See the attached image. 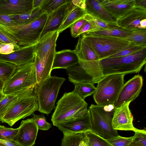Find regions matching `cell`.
Here are the masks:
<instances>
[{
    "label": "cell",
    "mask_w": 146,
    "mask_h": 146,
    "mask_svg": "<svg viewBox=\"0 0 146 146\" xmlns=\"http://www.w3.org/2000/svg\"><path fill=\"white\" fill-rule=\"evenodd\" d=\"M18 130V128H8L0 125V139L13 141Z\"/></svg>",
    "instance_id": "74e56055"
},
{
    "label": "cell",
    "mask_w": 146,
    "mask_h": 146,
    "mask_svg": "<svg viewBox=\"0 0 146 146\" xmlns=\"http://www.w3.org/2000/svg\"><path fill=\"white\" fill-rule=\"evenodd\" d=\"M0 44H13L18 50L20 48L17 44L16 40L8 34L0 30Z\"/></svg>",
    "instance_id": "b9f144b4"
},
{
    "label": "cell",
    "mask_w": 146,
    "mask_h": 146,
    "mask_svg": "<svg viewBox=\"0 0 146 146\" xmlns=\"http://www.w3.org/2000/svg\"><path fill=\"white\" fill-rule=\"evenodd\" d=\"M78 58L74 50L66 49L56 52L52 70L57 68H67L78 62Z\"/></svg>",
    "instance_id": "7402d4cb"
},
{
    "label": "cell",
    "mask_w": 146,
    "mask_h": 146,
    "mask_svg": "<svg viewBox=\"0 0 146 146\" xmlns=\"http://www.w3.org/2000/svg\"><path fill=\"white\" fill-rule=\"evenodd\" d=\"M13 141L19 146H33L38 129L32 118L22 121Z\"/></svg>",
    "instance_id": "8fae6325"
},
{
    "label": "cell",
    "mask_w": 146,
    "mask_h": 146,
    "mask_svg": "<svg viewBox=\"0 0 146 146\" xmlns=\"http://www.w3.org/2000/svg\"><path fill=\"white\" fill-rule=\"evenodd\" d=\"M1 122V119H0V123Z\"/></svg>",
    "instance_id": "11a10c76"
},
{
    "label": "cell",
    "mask_w": 146,
    "mask_h": 146,
    "mask_svg": "<svg viewBox=\"0 0 146 146\" xmlns=\"http://www.w3.org/2000/svg\"><path fill=\"white\" fill-rule=\"evenodd\" d=\"M75 88L73 91L83 99L93 94L96 90L94 84L89 82L74 83Z\"/></svg>",
    "instance_id": "f1b7e54d"
},
{
    "label": "cell",
    "mask_w": 146,
    "mask_h": 146,
    "mask_svg": "<svg viewBox=\"0 0 146 146\" xmlns=\"http://www.w3.org/2000/svg\"><path fill=\"white\" fill-rule=\"evenodd\" d=\"M114 109L107 110L106 106L91 104L88 109L91 124V131L105 139L118 136L117 130L113 129L111 125Z\"/></svg>",
    "instance_id": "52a82bcc"
},
{
    "label": "cell",
    "mask_w": 146,
    "mask_h": 146,
    "mask_svg": "<svg viewBox=\"0 0 146 146\" xmlns=\"http://www.w3.org/2000/svg\"><path fill=\"white\" fill-rule=\"evenodd\" d=\"M134 138L129 146H146V131L145 129H137L134 132Z\"/></svg>",
    "instance_id": "d590c367"
},
{
    "label": "cell",
    "mask_w": 146,
    "mask_h": 146,
    "mask_svg": "<svg viewBox=\"0 0 146 146\" xmlns=\"http://www.w3.org/2000/svg\"><path fill=\"white\" fill-rule=\"evenodd\" d=\"M48 16L43 13L31 22L18 26L0 24V30L14 38L20 48L33 45L40 38Z\"/></svg>",
    "instance_id": "3957f363"
},
{
    "label": "cell",
    "mask_w": 146,
    "mask_h": 146,
    "mask_svg": "<svg viewBox=\"0 0 146 146\" xmlns=\"http://www.w3.org/2000/svg\"><path fill=\"white\" fill-rule=\"evenodd\" d=\"M44 0H33V9L40 7Z\"/></svg>",
    "instance_id": "7dc6e473"
},
{
    "label": "cell",
    "mask_w": 146,
    "mask_h": 146,
    "mask_svg": "<svg viewBox=\"0 0 146 146\" xmlns=\"http://www.w3.org/2000/svg\"><path fill=\"white\" fill-rule=\"evenodd\" d=\"M85 16L87 19L93 22L100 30L109 29L116 26L110 24L88 13L86 14Z\"/></svg>",
    "instance_id": "ab89813d"
},
{
    "label": "cell",
    "mask_w": 146,
    "mask_h": 146,
    "mask_svg": "<svg viewBox=\"0 0 146 146\" xmlns=\"http://www.w3.org/2000/svg\"><path fill=\"white\" fill-rule=\"evenodd\" d=\"M85 9L87 13L116 26V19L104 6L100 0H85Z\"/></svg>",
    "instance_id": "ffe728a7"
},
{
    "label": "cell",
    "mask_w": 146,
    "mask_h": 146,
    "mask_svg": "<svg viewBox=\"0 0 146 146\" xmlns=\"http://www.w3.org/2000/svg\"><path fill=\"white\" fill-rule=\"evenodd\" d=\"M92 146H112L106 140L91 131L84 133Z\"/></svg>",
    "instance_id": "836d02e7"
},
{
    "label": "cell",
    "mask_w": 146,
    "mask_h": 146,
    "mask_svg": "<svg viewBox=\"0 0 146 146\" xmlns=\"http://www.w3.org/2000/svg\"><path fill=\"white\" fill-rule=\"evenodd\" d=\"M146 62V47L123 56L99 60L103 76L114 74H125L139 72Z\"/></svg>",
    "instance_id": "6da1fadb"
},
{
    "label": "cell",
    "mask_w": 146,
    "mask_h": 146,
    "mask_svg": "<svg viewBox=\"0 0 146 146\" xmlns=\"http://www.w3.org/2000/svg\"><path fill=\"white\" fill-rule=\"evenodd\" d=\"M135 7L146 9V0H135Z\"/></svg>",
    "instance_id": "f6af8a7d"
},
{
    "label": "cell",
    "mask_w": 146,
    "mask_h": 146,
    "mask_svg": "<svg viewBox=\"0 0 146 146\" xmlns=\"http://www.w3.org/2000/svg\"><path fill=\"white\" fill-rule=\"evenodd\" d=\"M30 88L25 89L11 94L5 95L0 101V119L1 120L7 111L15 104L19 98Z\"/></svg>",
    "instance_id": "484cf974"
},
{
    "label": "cell",
    "mask_w": 146,
    "mask_h": 146,
    "mask_svg": "<svg viewBox=\"0 0 146 146\" xmlns=\"http://www.w3.org/2000/svg\"><path fill=\"white\" fill-rule=\"evenodd\" d=\"M125 75L111 74L104 76L97 83L93 98L96 104L114 105L124 84Z\"/></svg>",
    "instance_id": "277c9868"
},
{
    "label": "cell",
    "mask_w": 146,
    "mask_h": 146,
    "mask_svg": "<svg viewBox=\"0 0 146 146\" xmlns=\"http://www.w3.org/2000/svg\"><path fill=\"white\" fill-rule=\"evenodd\" d=\"M123 38L137 44L146 45V29H139L132 31L129 36Z\"/></svg>",
    "instance_id": "f546056e"
},
{
    "label": "cell",
    "mask_w": 146,
    "mask_h": 146,
    "mask_svg": "<svg viewBox=\"0 0 146 146\" xmlns=\"http://www.w3.org/2000/svg\"><path fill=\"white\" fill-rule=\"evenodd\" d=\"M63 133L61 146H79L80 142L84 141V133Z\"/></svg>",
    "instance_id": "4dcf8cb0"
},
{
    "label": "cell",
    "mask_w": 146,
    "mask_h": 146,
    "mask_svg": "<svg viewBox=\"0 0 146 146\" xmlns=\"http://www.w3.org/2000/svg\"><path fill=\"white\" fill-rule=\"evenodd\" d=\"M0 146H5L3 145L0 143Z\"/></svg>",
    "instance_id": "db71d44e"
},
{
    "label": "cell",
    "mask_w": 146,
    "mask_h": 146,
    "mask_svg": "<svg viewBox=\"0 0 146 146\" xmlns=\"http://www.w3.org/2000/svg\"><path fill=\"white\" fill-rule=\"evenodd\" d=\"M84 141L86 144H87V146H92V145L90 144L88 138L87 137L85 136V134H84Z\"/></svg>",
    "instance_id": "c3c4849f"
},
{
    "label": "cell",
    "mask_w": 146,
    "mask_h": 146,
    "mask_svg": "<svg viewBox=\"0 0 146 146\" xmlns=\"http://www.w3.org/2000/svg\"><path fill=\"white\" fill-rule=\"evenodd\" d=\"M87 13L84 9L73 4L72 8L69 11L65 20L58 31L59 34L67 28L70 27L72 24L78 19L84 17Z\"/></svg>",
    "instance_id": "cb8c5ba5"
},
{
    "label": "cell",
    "mask_w": 146,
    "mask_h": 146,
    "mask_svg": "<svg viewBox=\"0 0 146 146\" xmlns=\"http://www.w3.org/2000/svg\"><path fill=\"white\" fill-rule=\"evenodd\" d=\"M82 36L97 55L99 60L104 58L103 44L100 37L97 35L88 34L82 35Z\"/></svg>",
    "instance_id": "4316f807"
},
{
    "label": "cell",
    "mask_w": 146,
    "mask_h": 146,
    "mask_svg": "<svg viewBox=\"0 0 146 146\" xmlns=\"http://www.w3.org/2000/svg\"><path fill=\"white\" fill-rule=\"evenodd\" d=\"M84 16L75 22L70 26L71 34L73 37L76 38L79 36L80 29L86 21Z\"/></svg>",
    "instance_id": "60d3db41"
},
{
    "label": "cell",
    "mask_w": 146,
    "mask_h": 146,
    "mask_svg": "<svg viewBox=\"0 0 146 146\" xmlns=\"http://www.w3.org/2000/svg\"><path fill=\"white\" fill-rule=\"evenodd\" d=\"M17 50L13 44H5L0 49V53L2 54H8Z\"/></svg>",
    "instance_id": "ee69618b"
},
{
    "label": "cell",
    "mask_w": 146,
    "mask_h": 146,
    "mask_svg": "<svg viewBox=\"0 0 146 146\" xmlns=\"http://www.w3.org/2000/svg\"><path fill=\"white\" fill-rule=\"evenodd\" d=\"M74 50L79 60L90 61L100 60L82 36H79L77 44Z\"/></svg>",
    "instance_id": "603a6c76"
},
{
    "label": "cell",
    "mask_w": 146,
    "mask_h": 146,
    "mask_svg": "<svg viewBox=\"0 0 146 146\" xmlns=\"http://www.w3.org/2000/svg\"><path fill=\"white\" fill-rule=\"evenodd\" d=\"M5 96V95L3 94L2 91L0 92V101Z\"/></svg>",
    "instance_id": "816d5d0a"
},
{
    "label": "cell",
    "mask_w": 146,
    "mask_h": 146,
    "mask_svg": "<svg viewBox=\"0 0 146 146\" xmlns=\"http://www.w3.org/2000/svg\"><path fill=\"white\" fill-rule=\"evenodd\" d=\"M68 0H44L40 6L42 12L48 15L62 5L69 2Z\"/></svg>",
    "instance_id": "1f68e13d"
},
{
    "label": "cell",
    "mask_w": 146,
    "mask_h": 146,
    "mask_svg": "<svg viewBox=\"0 0 146 146\" xmlns=\"http://www.w3.org/2000/svg\"><path fill=\"white\" fill-rule=\"evenodd\" d=\"M65 80L64 78L50 76L36 85L35 91L40 112L48 115L55 108L59 91Z\"/></svg>",
    "instance_id": "5b68a950"
},
{
    "label": "cell",
    "mask_w": 146,
    "mask_h": 146,
    "mask_svg": "<svg viewBox=\"0 0 146 146\" xmlns=\"http://www.w3.org/2000/svg\"><path fill=\"white\" fill-rule=\"evenodd\" d=\"M4 84V83L0 80V92L2 91Z\"/></svg>",
    "instance_id": "681fc988"
},
{
    "label": "cell",
    "mask_w": 146,
    "mask_h": 146,
    "mask_svg": "<svg viewBox=\"0 0 146 146\" xmlns=\"http://www.w3.org/2000/svg\"><path fill=\"white\" fill-rule=\"evenodd\" d=\"M84 100L73 91L65 93L58 101L51 118L54 126L82 117L88 111Z\"/></svg>",
    "instance_id": "7a4b0ae2"
},
{
    "label": "cell",
    "mask_w": 146,
    "mask_h": 146,
    "mask_svg": "<svg viewBox=\"0 0 146 146\" xmlns=\"http://www.w3.org/2000/svg\"><path fill=\"white\" fill-rule=\"evenodd\" d=\"M130 102L115 108L111 122L113 129L134 132L136 130L133 124V117L129 108Z\"/></svg>",
    "instance_id": "7c38bea8"
},
{
    "label": "cell",
    "mask_w": 146,
    "mask_h": 146,
    "mask_svg": "<svg viewBox=\"0 0 146 146\" xmlns=\"http://www.w3.org/2000/svg\"><path fill=\"white\" fill-rule=\"evenodd\" d=\"M5 44H0V49Z\"/></svg>",
    "instance_id": "f5cc1de1"
},
{
    "label": "cell",
    "mask_w": 146,
    "mask_h": 146,
    "mask_svg": "<svg viewBox=\"0 0 146 146\" xmlns=\"http://www.w3.org/2000/svg\"><path fill=\"white\" fill-rule=\"evenodd\" d=\"M33 0H0V15H20L33 9Z\"/></svg>",
    "instance_id": "ac0fdd59"
},
{
    "label": "cell",
    "mask_w": 146,
    "mask_h": 146,
    "mask_svg": "<svg viewBox=\"0 0 146 146\" xmlns=\"http://www.w3.org/2000/svg\"><path fill=\"white\" fill-rule=\"evenodd\" d=\"M37 84L34 62L17 66L9 79L4 83L2 92L11 94L25 89L35 87Z\"/></svg>",
    "instance_id": "ba28073f"
},
{
    "label": "cell",
    "mask_w": 146,
    "mask_h": 146,
    "mask_svg": "<svg viewBox=\"0 0 146 146\" xmlns=\"http://www.w3.org/2000/svg\"><path fill=\"white\" fill-rule=\"evenodd\" d=\"M79 146H87V145L84 141H82L80 142Z\"/></svg>",
    "instance_id": "f907efd6"
},
{
    "label": "cell",
    "mask_w": 146,
    "mask_h": 146,
    "mask_svg": "<svg viewBox=\"0 0 146 146\" xmlns=\"http://www.w3.org/2000/svg\"><path fill=\"white\" fill-rule=\"evenodd\" d=\"M35 87L27 90L19 98L1 119V122L12 127L19 120L33 114L35 111L38 110Z\"/></svg>",
    "instance_id": "8992f818"
},
{
    "label": "cell",
    "mask_w": 146,
    "mask_h": 146,
    "mask_svg": "<svg viewBox=\"0 0 146 146\" xmlns=\"http://www.w3.org/2000/svg\"><path fill=\"white\" fill-rule=\"evenodd\" d=\"M109 12L117 19L135 7V0H100Z\"/></svg>",
    "instance_id": "d6986e66"
},
{
    "label": "cell",
    "mask_w": 146,
    "mask_h": 146,
    "mask_svg": "<svg viewBox=\"0 0 146 146\" xmlns=\"http://www.w3.org/2000/svg\"><path fill=\"white\" fill-rule=\"evenodd\" d=\"M134 135L132 137H126L119 135L106 140L112 146H129L134 138Z\"/></svg>",
    "instance_id": "8d00e7d4"
},
{
    "label": "cell",
    "mask_w": 146,
    "mask_h": 146,
    "mask_svg": "<svg viewBox=\"0 0 146 146\" xmlns=\"http://www.w3.org/2000/svg\"><path fill=\"white\" fill-rule=\"evenodd\" d=\"M0 24L9 27L15 26L11 18L5 15H0Z\"/></svg>",
    "instance_id": "7bdbcfd3"
},
{
    "label": "cell",
    "mask_w": 146,
    "mask_h": 146,
    "mask_svg": "<svg viewBox=\"0 0 146 146\" xmlns=\"http://www.w3.org/2000/svg\"><path fill=\"white\" fill-rule=\"evenodd\" d=\"M145 47H146V45H138L130 42L129 44L125 48L109 57H117L127 56L139 51Z\"/></svg>",
    "instance_id": "e575fe53"
},
{
    "label": "cell",
    "mask_w": 146,
    "mask_h": 146,
    "mask_svg": "<svg viewBox=\"0 0 146 146\" xmlns=\"http://www.w3.org/2000/svg\"><path fill=\"white\" fill-rule=\"evenodd\" d=\"M146 19V9L135 7L117 19L116 26L122 29L132 31L142 29L140 23Z\"/></svg>",
    "instance_id": "5bb4252c"
},
{
    "label": "cell",
    "mask_w": 146,
    "mask_h": 146,
    "mask_svg": "<svg viewBox=\"0 0 146 146\" xmlns=\"http://www.w3.org/2000/svg\"><path fill=\"white\" fill-rule=\"evenodd\" d=\"M32 118L36 125L38 129L47 130L52 127V125L46 121L43 115H34Z\"/></svg>",
    "instance_id": "f35d334b"
},
{
    "label": "cell",
    "mask_w": 146,
    "mask_h": 146,
    "mask_svg": "<svg viewBox=\"0 0 146 146\" xmlns=\"http://www.w3.org/2000/svg\"><path fill=\"white\" fill-rule=\"evenodd\" d=\"M70 81L74 83H97L104 76L99 60H79L77 63L66 69Z\"/></svg>",
    "instance_id": "9c48e42d"
},
{
    "label": "cell",
    "mask_w": 146,
    "mask_h": 146,
    "mask_svg": "<svg viewBox=\"0 0 146 146\" xmlns=\"http://www.w3.org/2000/svg\"><path fill=\"white\" fill-rule=\"evenodd\" d=\"M97 36L100 38L103 44L104 58L109 57L120 51L127 46L130 43L129 41L122 38Z\"/></svg>",
    "instance_id": "44dd1931"
},
{
    "label": "cell",
    "mask_w": 146,
    "mask_h": 146,
    "mask_svg": "<svg viewBox=\"0 0 146 146\" xmlns=\"http://www.w3.org/2000/svg\"><path fill=\"white\" fill-rule=\"evenodd\" d=\"M35 56L33 45L21 47L9 54L0 53V60L10 62L19 66L34 62Z\"/></svg>",
    "instance_id": "e0dca14e"
},
{
    "label": "cell",
    "mask_w": 146,
    "mask_h": 146,
    "mask_svg": "<svg viewBox=\"0 0 146 146\" xmlns=\"http://www.w3.org/2000/svg\"><path fill=\"white\" fill-rule=\"evenodd\" d=\"M58 31L48 32L40 37L34 44L35 56L40 60L48 57L56 49Z\"/></svg>",
    "instance_id": "9a60e30c"
},
{
    "label": "cell",
    "mask_w": 146,
    "mask_h": 146,
    "mask_svg": "<svg viewBox=\"0 0 146 146\" xmlns=\"http://www.w3.org/2000/svg\"><path fill=\"white\" fill-rule=\"evenodd\" d=\"M0 143L5 146H19L13 141H10L0 139Z\"/></svg>",
    "instance_id": "bcb514c9"
},
{
    "label": "cell",
    "mask_w": 146,
    "mask_h": 146,
    "mask_svg": "<svg viewBox=\"0 0 146 146\" xmlns=\"http://www.w3.org/2000/svg\"><path fill=\"white\" fill-rule=\"evenodd\" d=\"M143 81L142 76L138 74L135 75L124 84L114 105L115 108H118L135 100L141 90Z\"/></svg>",
    "instance_id": "30bf717a"
},
{
    "label": "cell",
    "mask_w": 146,
    "mask_h": 146,
    "mask_svg": "<svg viewBox=\"0 0 146 146\" xmlns=\"http://www.w3.org/2000/svg\"><path fill=\"white\" fill-rule=\"evenodd\" d=\"M57 127L63 133H85L91 131V124L88 110L82 117L66 121Z\"/></svg>",
    "instance_id": "2e32d148"
},
{
    "label": "cell",
    "mask_w": 146,
    "mask_h": 146,
    "mask_svg": "<svg viewBox=\"0 0 146 146\" xmlns=\"http://www.w3.org/2000/svg\"><path fill=\"white\" fill-rule=\"evenodd\" d=\"M73 5L70 0L48 15L40 38L48 32L58 31Z\"/></svg>",
    "instance_id": "4fadbf2b"
},
{
    "label": "cell",
    "mask_w": 146,
    "mask_h": 146,
    "mask_svg": "<svg viewBox=\"0 0 146 146\" xmlns=\"http://www.w3.org/2000/svg\"><path fill=\"white\" fill-rule=\"evenodd\" d=\"M131 31L125 30L116 26L109 29L101 30L86 34L124 38L129 36Z\"/></svg>",
    "instance_id": "83f0119b"
},
{
    "label": "cell",
    "mask_w": 146,
    "mask_h": 146,
    "mask_svg": "<svg viewBox=\"0 0 146 146\" xmlns=\"http://www.w3.org/2000/svg\"><path fill=\"white\" fill-rule=\"evenodd\" d=\"M43 13L40 7L27 13L20 15H8L11 18L15 26L24 25L36 19Z\"/></svg>",
    "instance_id": "d4e9b609"
},
{
    "label": "cell",
    "mask_w": 146,
    "mask_h": 146,
    "mask_svg": "<svg viewBox=\"0 0 146 146\" xmlns=\"http://www.w3.org/2000/svg\"><path fill=\"white\" fill-rule=\"evenodd\" d=\"M17 67L12 63L0 60V80L5 83L10 78Z\"/></svg>",
    "instance_id": "d6a6232c"
}]
</instances>
